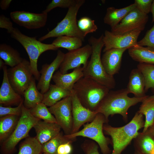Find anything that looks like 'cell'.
<instances>
[{
	"instance_id": "cell-1",
	"label": "cell",
	"mask_w": 154,
	"mask_h": 154,
	"mask_svg": "<svg viewBox=\"0 0 154 154\" xmlns=\"http://www.w3.org/2000/svg\"><path fill=\"white\" fill-rule=\"evenodd\" d=\"M126 88L116 90H110L100 102L94 111L101 113L108 121L110 116L121 115L125 122L128 121V110L131 106L142 102L147 95L141 98L130 97Z\"/></svg>"
},
{
	"instance_id": "cell-2",
	"label": "cell",
	"mask_w": 154,
	"mask_h": 154,
	"mask_svg": "<svg viewBox=\"0 0 154 154\" xmlns=\"http://www.w3.org/2000/svg\"><path fill=\"white\" fill-rule=\"evenodd\" d=\"M145 122L143 115L137 112L131 120L123 126L114 127L104 124L103 131L112 138L113 147L112 154H121L139 134L138 131L144 127Z\"/></svg>"
},
{
	"instance_id": "cell-3",
	"label": "cell",
	"mask_w": 154,
	"mask_h": 154,
	"mask_svg": "<svg viewBox=\"0 0 154 154\" xmlns=\"http://www.w3.org/2000/svg\"><path fill=\"white\" fill-rule=\"evenodd\" d=\"M103 37V34L98 38L92 36L88 40L92 52L90 61L84 68V77L92 79L111 90L115 88L116 83L114 76L106 72L102 62L101 53L104 46Z\"/></svg>"
},
{
	"instance_id": "cell-4",
	"label": "cell",
	"mask_w": 154,
	"mask_h": 154,
	"mask_svg": "<svg viewBox=\"0 0 154 154\" xmlns=\"http://www.w3.org/2000/svg\"><path fill=\"white\" fill-rule=\"evenodd\" d=\"M73 90L82 104L94 111L110 90L94 80L84 76L75 84Z\"/></svg>"
},
{
	"instance_id": "cell-5",
	"label": "cell",
	"mask_w": 154,
	"mask_h": 154,
	"mask_svg": "<svg viewBox=\"0 0 154 154\" xmlns=\"http://www.w3.org/2000/svg\"><path fill=\"white\" fill-rule=\"evenodd\" d=\"M11 37L20 43L26 51L29 56L30 66L35 80H38L40 74L38 69L37 62L40 55L48 50H56L59 48L52 44L43 43L35 37L28 36L23 34L17 28H13L7 32Z\"/></svg>"
},
{
	"instance_id": "cell-6",
	"label": "cell",
	"mask_w": 154,
	"mask_h": 154,
	"mask_svg": "<svg viewBox=\"0 0 154 154\" xmlns=\"http://www.w3.org/2000/svg\"><path fill=\"white\" fill-rule=\"evenodd\" d=\"M85 2L84 0H75L68 8L64 18L52 30L40 37L38 40L41 42L50 38L67 36L76 37L84 41L85 37L78 27L76 17L79 9Z\"/></svg>"
},
{
	"instance_id": "cell-7",
	"label": "cell",
	"mask_w": 154,
	"mask_h": 154,
	"mask_svg": "<svg viewBox=\"0 0 154 154\" xmlns=\"http://www.w3.org/2000/svg\"><path fill=\"white\" fill-rule=\"evenodd\" d=\"M40 119L34 117L30 110L23 104L22 113L17 124L10 136L1 143V151L3 154H11L16 145L21 140L29 136L31 128Z\"/></svg>"
},
{
	"instance_id": "cell-8",
	"label": "cell",
	"mask_w": 154,
	"mask_h": 154,
	"mask_svg": "<svg viewBox=\"0 0 154 154\" xmlns=\"http://www.w3.org/2000/svg\"><path fill=\"white\" fill-rule=\"evenodd\" d=\"M107 123L103 114L98 113L90 123L84 125L82 129L74 133L65 135L70 139H75L78 136L90 139L97 143L102 154H110L111 151L108 145L110 140L104 136L103 129L104 123Z\"/></svg>"
},
{
	"instance_id": "cell-9",
	"label": "cell",
	"mask_w": 154,
	"mask_h": 154,
	"mask_svg": "<svg viewBox=\"0 0 154 154\" xmlns=\"http://www.w3.org/2000/svg\"><path fill=\"white\" fill-rule=\"evenodd\" d=\"M7 75L9 82L13 88L23 96L33 78L29 61L23 59L18 65L7 69Z\"/></svg>"
},
{
	"instance_id": "cell-10",
	"label": "cell",
	"mask_w": 154,
	"mask_h": 154,
	"mask_svg": "<svg viewBox=\"0 0 154 154\" xmlns=\"http://www.w3.org/2000/svg\"><path fill=\"white\" fill-rule=\"evenodd\" d=\"M48 109L65 135L71 134L73 124L71 95L62 99Z\"/></svg>"
},
{
	"instance_id": "cell-11",
	"label": "cell",
	"mask_w": 154,
	"mask_h": 154,
	"mask_svg": "<svg viewBox=\"0 0 154 154\" xmlns=\"http://www.w3.org/2000/svg\"><path fill=\"white\" fill-rule=\"evenodd\" d=\"M148 20L147 15L141 12L136 7L130 11L117 26L111 29L115 35H122L135 30L143 31Z\"/></svg>"
},
{
	"instance_id": "cell-12",
	"label": "cell",
	"mask_w": 154,
	"mask_h": 154,
	"mask_svg": "<svg viewBox=\"0 0 154 154\" xmlns=\"http://www.w3.org/2000/svg\"><path fill=\"white\" fill-rule=\"evenodd\" d=\"M92 52L91 45L87 44L79 48L69 51L64 56L59 67L62 74H66L69 70L74 69L82 65L84 68L88 64V60Z\"/></svg>"
},
{
	"instance_id": "cell-13",
	"label": "cell",
	"mask_w": 154,
	"mask_h": 154,
	"mask_svg": "<svg viewBox=\"0 0 154 154\" xmlns=\"http://www.w3.org/2000/svg\"><path fill=\"white\" fill-rule=\"evenodd\" d=\"M141 31L138 30L122 35H115L106 30L103 35L104 48L103 52L112 48H127L128 49L137 44V39Z\"/></svg>"
},
{
	"instance_id": "cell-14",
	"label": "cell",
	"mask_w": 154,
	"mask_h": 154,
	"mask_svg": "<svg viewBox=\"0 0 154 154\" xmlns=\"http://www.w3.org/2000/svg\"><path fill=\"white\" fill-rule=\"evenodd\" d=\"M12 20L18 25L28 29H36L44 27L47 19V13H34L24 11L11 12Z\"/></svg>"
},
{
	"instance_id": "cell-15",
	"label": "cell",
	"mask_w": 154,
	"mask_h": 154,
	"mask_svg": "<svg viewBox=\"0 0 154 154\" xmlns=\"http://www.w3.org/2000/svg\"><path fill=\"white\" fill-rule=\"evenodd\" d=\"M71 91L73 124L71 134H72L78 131L85 123L91 121L97 114L84 107L73 90Z\"/></svg>"
},
{
	"instance_id": "cell-16",
	"label": "cell",
	"mask_w": 154,
	"mask_h": 154,
	"mask_svg": "<svg viewBox=\"0 0 154 154\" xmlns=\"http://www.w3.org/2000/svg\"><path fill=\"white\" fill-rule=\"evenodd\" d=\"M64 55V52L59 50L56 57L50 64H44L42 66L40 72V76L37 86L38 90H40V92L42 94L48 90L54 73L59 68Z\"/></svg>"
},
{
	"instance_id": "cell-17",
	"label": "cell",
	"mask_w": 154,
	"mask_h": 154,
	"mask_svg": "<svg viewBox=\"0 0 154 154\" xmlns=\"http://www.w3.org/2000/svg\"><path fill=\"white\" fill-rule=\"evenodd\" d=\"M2 69L3 77L0 88V104L18 106L23 100L22 96L17 93L10 84L7 77V69L6 65Z\"/></svg>"
},
{
	"instance_id": "cell-18",
	"label": "cell",
	"mask_w": 154,
	"mask_h": 154,
	"mask_svg": "<svg viewBox=\"0 0 154 154\" xmlns=\"http://www.w3.org/2000/svg\"><path fill=\"white\" fill-rule=\"evenodd\" d=\"M127 48H112L105 52L101 58L102 64L106 72L114 76L118 73L121 65L123 55Z\"/></svg>"
},
{
	"instance_id": "cell-19",
	"label": "cell",
	"mask_w": 154,
	"mask_h": 154,
	"mask_svg": "<svg viewBox=\"0 0 154 154\" xmlns=\"http://www.w3.org/2000/svg\"><path fill=\"white\" fill-rule=\"evenodd\" d=\"M82 66L74 69L71 72L65 74H62L60 71L54 74L52 80L57 86L68 90L72 91L75 84L84 76Z\"/></svg>"
},
{
	"instance_id": "cell-20",
	"label": "cell",
	"mask_w": 154,
	"mask_h": 154,
	"mask_svg": "<svg viewBox=\"0 0 154 154\" xmlns=\"http://www.w3.org/2000/svg\"><path fill=\"white\" fill-rule=\"evenodd\" d=\"M33 128L36 133L35 137L42 145L59 134L61 129L57 123L48 122L41 120Z\"/></svg>"
},
{
	"instance_id": "cell-21",
	"label": "cell",
	"mask_w": 154,
	"mask_h": 154,
	"mask_svg": "<svg viewBox=\"0 0 154 154\" xmlns=\"http://www.w3.org/2000/svg\"><path fill=\"white\" fill-rule=\"evenodd\" d=\"M145 86V80L142 73L137 68L132 69L130 74L126 88L129 94H133L136 97H144L146 96Z\"/></svg>"
},
{
	"instance_id": "cell-22",
	"label": "cell",
	"mask_w": 154,
	"mask_h": 154,
	"mask_svg": "<svg viewBox=\"0 0 154 154\" xmlns=\"http://www.w3.org/2000/svg\"><path fill=\"white\" fill-rule=\"evenodd\" d=\"M136 7L133 3L126 7L117 9L113 7H108L104 18V23L110 26L111 29L117 26L131 11Z\"/></svg>"
},
{
	"instance_id": "cell-23",
	"label": "cell",
	"mask_w": 154,
	"mask_h": 154,
	"mask_svg": "<svg viewBox=\"0 0 154 154\" xmlns=\"http://www.w3.org/2000/svg\"><path fill=\"white\" fill-rule=\"evenodd\" d=\"M129 55L134 60L139 63L154 64V49L137 44L129 49Z\"/></svg>"
},
{
	"instance_id": "cell-24",
	"label": "cell",
	"mask_w": 154,
	"mask_h": 154,
	"mask_svg": "<svg viewBox=\"0 0 154 154\" xmlns=\"http://www.w3.org/2000/svg\"><path fill=\"white\" fill-rule=\"evenodd\" d=\"M72 94V91L64 89L55 84H50L48 90L43 94L42 102L46 106H51L62 99Z\"/></svg>"
},
{
	"instance_id": "cell-25",
	"label": "cell",
	"mask_w": 154,
	"mask_h": 154,
	"mask_svg": "<svg viewBox=\"0 0 154 154\" xmlns=\"http://www.w3.org/2000/svg\"><path fill=\"white\" fill-rule=\"evenodd\" d=\"M35 80V78L33 77L30 84L23 95L24 98L23 105L29 109L42 102L43 99V94L37 89Z\"/></svg>"
},
{
	"instance_id": "cell-26",
	"label": "cell",
	"mask_w": 154,
	"mask_h": 154,
	"mask_svg": "<svg viewBox=\"0 0 154 154\" xmlns=\"http://www.w3.org/2000/svg\"><path fill=\"white\" fill-rule=\"evenodd\" d=\"M145 117V124L142 132L154 125V95L147 96L141 102L137 111Z\"/></svg>"
},
{
	"instance_id": "cell-27",
	"label": "cell",
	"mask_w": 154,
	"mask_h": 154,
	"mask_svg": "<svg viewBox=\"0 0 154 154\" xmlns=\"http://www.w3.org/2000/svg\"><path fill=\"white\" fill-rule=\"evenodd\" d=\"M134 141L135 151L141 154H151L154 149V138L148 129L139 133Z\"/></svg>"
},
{
	"instance_id": "cell-28",
	"label": "cell",
	"mask_w": 154,
	"mask_h": 154,
	"mask_svg": "<svg viewBox=\"0 0 154 154\" xmlns=\"http://www.w3.org/2000/svg\"><path fill=\"white\" fill-rule=\"evenodd\" d=\"M0 57L5 65L13 67L20 63L23 59L16 49L5 43L0 45Z\"/></svg>"
},
{
	"instance_id": "cell-29",
	"label": "cell",
	"mask_w": 154,
	"mask_h": 154,
	"mask_svg": "<svg viewBox=\"0 0 154 154\" xmlns=\"http://www.w3.org/2000/svg\"><path fill=\"white\" fill-rule=\"evenodd\" d=\"M20 117L7 115L0 119V142L2 143L11 134L17 124Z\"/></svg>"
},
{
	"instance_id": "cell-30",
	"label": "cell",
	"mask_w": 154,
	"mask_h": 154,
	"mask_svg": "<svg viewBox=\"0 0 154 154\" xmlns=\"http://www.w3.org/2000/svg\"><path fill=\"white\" fill-rule=\"evenodd\" d=\"M82 41L81 38L76 37L62 36L56 37L52 44L58 48H65L69 51L81 47Z\"/></svg>"
},
{
	"instance_id": "cell-31",
	"label": "cell",
	"mask_w": 154,
	"mask_h": 154,
	"mask_svg": "<svg viewBox=\"0 0 154 154\" xmlns=\"http://www.w3.org/2000/svg\"><path fill=\"white\" fill-rule=\"evenodd\" d=\"M76 138L70 139L61 132L55 137L42 145V153L46 154H58L57 149L61 144L70 141H74Z\"/></svg>"
},
{
	"instance_id": "cell-32",
	"label": "cell",
	"mask_w": 154,
	"mask_h": 154,
	"mask_svg": "<svg viewBox=\"0 0 154 154\" xmlns=\"http://www.w3.org/2000/svg\"><path fill=\"white\" fill-rule=\"evenodd\" d=\"M42 145L35 137H28L20 145L18 154H40Z\"/></svg>"
},
{
	"instance_id": "cell-33",
	"label": "cell",
	"mask_w": 154,
	"mask_h": 154,
	"mask_svg": "<svg viewBox=\"0 0 154 154\" xmlns=\"http://www.w3.org/2000/svg\"><path fill=\"white\" fill-rule=\"evenodd\" d=\"M137 68L143 75L145 82V93L151 89L154 93V65L153 64L139 63Z\"/></svg>"
},
{
	"instance_id": "cell-34",
	"label": "cell",
	"mask_w": 154,
	"mask_h": 154,
	"mask_svg": "<svg viewBox=\"0 0 154 154\" xmlns=\"http://www.w3.org/2000/svg\"><path fill=\"white\" fill-rule=\"evenodd\" d=\"M47 106L41 102L29 110L32 115L36 118L48 122L57 123L55 117Z\"/></svg>"
},
{
	"instance_id": "cell-35",
	"label": "cell",
	"mask_w": 154,
	"mask_h": 154,
	"mask_svg": "<svg viewBox=\"0 0 154 154\" xmlns=\"http://www.w3.org/2000/svg\"><path fill=\"white\" fill-rule=\"evenodd\" d=\"M77 23L78 28L85 37L88 33L95 32L98 29L94 20L88 17H81L78 21Z\"/></svg>"
},
{
	"instance_id": "cell-36",
	"label": "cell",
	"mask_w": 154,
	"mask_h": 154,
	"mask_svg": "<svg viewBox=\"0 0 154 154\" xmlns=\"http://www.w3.org/2000/svg\"><path fill=\"white\" fill-rule=\"evenodd\" d=\"M75 1V0H52L42 12L48 13L52 9L57 7L68 8Z\"/></svg>"
},
{
	"instance_id": "cell-37",
	"label": "cell",
	"mask_w": 154,
	"mask_h": 154,
	"mask_svg": "<svg viewBox=\"0 0 154 154\" xmlns=\"http://www.w3.org/2000/svg\"><path fill=\"white\" fill-rule=\"evenodd\" d=\"M23 100L15 107H4L0 106L1 117L7 115H15L20 117L22 113V108Z\"/></svg>"
},
{
	"instance_id": "cell-38",
	"label": "cell",
	"mask_w": 154,
	"mask_h": 154,
	"mask_svg": "<svg viewBox=\"0 0 154 154\" xmlns=\"http://www.w3.org/2000/svg\"><path fill=\"white\" fill-rule=\"evenodd\" d=\"M137 44L141 46L149 47L154 49V25L147 32L144 37L137 42Z\"/></svg>"
},
{
	"instance_id": "cell-39",
	"label": "cell",
	"mask_w": 154,
	"mask_h": 154,
	"mask_svg": "<svg viewBox=\"0 0 154 154\" xmlns=\"http://www.w3.org/2000/svg\"><path fill=\"white\" fill-rule=\"evenodd\" d=\"M98 146L94 141L86 140L82 144L81 147L85 154H100Z\"/></svg>"
},
{
	"instance_id": "cell-40",
	"label": "cell",
	"mask_w": 154,
	"mask_h": 154,
	"mask_svg": "<svg viewBox=\"0 0 154 154\" xmlns=\"http://www.w3.org/2000/svg\"><path fill=\"white\" fill-rule=\"evenodd\" d=\"M152 0H135L136 7L143 13L147 15L151 12Z\"/></svg>"
},
{
	"instance_id": "cell-41",
	"label": "cell",
	"mask_w": 154,
	"mask_h": 154,
	"mask_svg": "<svg viewBox=\"0 0 154 154\" xmlns=\"http://www.w3.org/2000/svg\"><path fill=\"white\" fill-rule=\"evenodd\" d=\"M73 141H68L61 144L57 149L58 154H71L72 151L71 144Z\"/></svg>"
},
{
	"instance_id": "cell-42",
	"label": "cell",
	"mask_w": 154,
	"mask_h": 154,
	"mask_svg": "<svg viewBox=\"0 0 154 154\" xmlns=\"http://www.w3.org/2000/svg\"><path fill=\"white\" fill-rule=\"evenodd\" d=\"M0 27L7 29V32L14 28L9 18L3 15H1L0 16Z\"/></svg>"
},
{
	"instance_id": "cell-43",
	"label": "cell",
	"mask_w": 154,
	"mask_h": 154,
	"mask_svg": "<svg viewBox=\"0 0 154 154\" xmlns=\"http://www.w3.org/2000/svg\"><path fill=\"white\" fill-rule=\"evenodd\" d=\"M11 0H1L0 1V7L3 10H6L9 7L12 2Z\"/></svg>"
},
{
	"instance_id": "cell-44",
	"label": "cell",
	"mask_w": 154,
	"mask_h": 154,
	"mask_svg": "<svg viewBox=\"0 0 154 154\" xmlns=\"http://www.w3.org/2000/svg\"><path fill=\"white\" fill-rule=\"evenodd\" d=\"M151 12L152 14V22H154V0L153 1L152 4Z\"/></svg>"
},
{
	"instance_id": "cell-45",
	"label": "cell",
	"mask_w": 154,
	"mask_h": 154,
	"mask_svg": "<svg viewBox=\"0 0 154 154\" xmlns=\"http://www.w3.org/2000/svg\"><path fill=\"white\" fill-rule=\"evenodd\" d=\"M147 129L154 138V125L149 127Z\"/></svg>"
},
{
	"instance_id": "cell-46",
	"label": "cell",
	"mask_w": 154,
	"mask_h": 154,
	"mask_svg": "<svg viewBox=\"0 0 154 154\" xmlns=\"http://www.w3.org/2000/svg\"><path fill=\"white\" fill-rule=\"evenodd\" d=\"M5 65L4 61L1 58H0V69H3L4 66Z\"/></svg>"
},
{
	"instance_id": "cell-47",
	"label": "cell",
	"mask_w": 154,
	"mask_h": 154,
	"mask_svg": "<svg viewBox=\"0 0 154 154\" xmlns=\"http://www.w3.org/2000/svg\"><path fill=\"white\" fill-rule=\"evenodd\" d=\"M134 154H141L139 152L137 151H135Z\"/></svg>"
},
{
	"instance_id": "cell-48",
	"label": "cell",
	"mask_w": 154,
	"mask_h": 154,
	"mask_svg": "<svg viewBox=\"0 0 154 154\" xmlns=\"http://www.w3.org/2000/svg\"><path fill=\"white\" fill-rule=\"evenodd\" d=\"M151 154H154V149H153L152 152V153Z\"/></svg>"
},
{
	"instance_id": "cell-49",
	"label": "cell",
	"mask_w": 154,
	"mask_h": 154,
	"mask_svg": "<svg viewBox=\"0 0 154 154\" xmlns=\"http://www.w3.org/2000/svg\"><path fill=\"white\" fill-rule=\"evenodd\" d=\"M46 154L45 153H41V154Z\"/></svg>"
}]
</instances>
